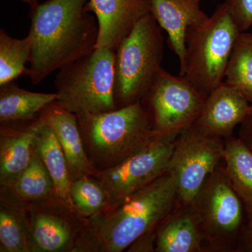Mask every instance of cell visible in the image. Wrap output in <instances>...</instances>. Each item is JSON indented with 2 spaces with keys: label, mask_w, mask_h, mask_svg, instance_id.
I'll return each instance as SVG.
<instances>
[{
  "label": "cell",
  "mask_w": 252,
  "mask_h": 252,
  "mask_svg": "<svg viewBox=\"0 0 252 252\" xmlns=\"http://www.w3.org/2000/svg\"><path fill=\"white\" fill-rule=\"evenodd\" d=\"M203 0H150L151 13L166 32L168 44L178 58L180 69L185 61L187 29L206 22L210 16L201 9Z\"/></svg>",
  "instance_id": "9a60e30c"
},
{
  "label": "cell",
  "mask_w": 252,
  "mask_h": 252,
  "mask_svg": "<svg viewBox=\"0 0 252 252\" xmlns=\"http://www.w3.org/2000/svg\"><path fill=\"white\" fill-rule=\"evenodd\" d=\"M57 97L54 94L25 90L14 81L0 86V122L15 124L30 122L39 117L48 104Z\"/></svg>",
  "instance_id": "ac0fdd59"
},
{
  "label": "cell",
  "mask_w": 252,
  "mask_h": 252,
  "mask_svg": "<svg viewBox=\"0 0 252 252\" xmlns=\"http://www.w3.org/2000/svg\"><path fill=\"white\" fill-rule=\"evenodd\" d=\"M22 1L27 3L31 6V10L35 9L36 6L39 4V0H22Z\"/></svg>",
  "instance_id": "f546056e"
},
{
  "label": "cell",
  "mask_w": 252,
  "mask_h": 252,
  "mask_svg": "<svg viewBox=\"0 0 252 252\" xmlns=\"http://www.w3.org/2000/svg\"><path fill=\"white\" fill-rule=\"evenodd\" d=\"M39 116L54 131L62 147L71 180L84 176H94L96 170L86 154L77 116L55 102L48 104Z\"/></svg>",
  "instance_id": "2e32d148"
},
{
  "label": "cell",
  "mask_w": 252,
  "mask_h": 252,
  "mask_svg": "<svg viewBox=\"0 0 252 252\" xmlns=\"http://www.w3.org/2000/svg\"><path fill=\"white\" fill-rule=\"evenodd\" d=\"M228 11L240 32L252 26V0H225Z\"/></svg>",
  "instance_id": "484cf974"
},
{
  "label": "cell",
  "mask_w": 252,
  "mask_h": 252,
  "mask_svg": "<svg viewBox=\"0 0 252 252\" xmlns=\"http://www.w3.org/2000/svg\"><path fill=\"white\" fill-rule=\"evenodd\" d=\"M115 51L100 48L59 70L56 104L76 116L111 112L114 100Z\"/></svg>",
  "instance_id": "8992f818"
},
{
  "label": "cell",
  "mask_w": 252,
  "mask_h": 252,
  "mask_svg": "<svg viewBox=\"0 0 252 252\" xmlns=\"http://www.w3.org/2000/svg\"><path fill=\"white\" fill-rule=\"evenodd\" d=\"M23 203L30 252H77L88 218L57 193Z\"/></svg>",
  "instance_id": "ba28073f"
},
{
  "label": "cell",
  "mask_w": 252,
  "mask_h": 252,
  "mask_svg": "<svg viewBox=\"0 0 252 252\" xmlns=\"http://www.w3.org/2000/svg\"><path fill=\"white\" fill-rule=\"evenodd\" d=\"M69 195L73 206L86 218L97 215L108 205L105 189L94 176L72 181Z\"/></svg>",
  "instance_id": "d4e9b609"
},
{
  "label": "cell",
  "mask_w": 252,
  "mask_h": 252,
  "mask_svg": "<svg viewBox=\"0 0 252 252\" xmlns=\"http://www.w3.org/2000/svg\"><path fill=\"white\" fill-rule=\"evenodd\" d=\"M238 137L252 151V104L246 118L239 126Z\"/></svg>",
  "instance_id": "83f0119b"
},
{
  "label": "cell",
  "mask_w": 252,
  "mask_h": 252,
  "mask_svg": "<svg viewBox=\"0 0 252 252\" xmlns=\"http://www.w3.org/2000/svg\"><path fill=\"white\" fill-rule=\"evenodd\" d=\"M89 0H47L31 10L32 36L26 75L33 85L95 49L97 18L86 9Z\"/></svg>",
  "instance_id": "6da1fadb"
},
{
  "label": "cell",
  "mask_w": 252,
  "mask_h": 252,
  "mask_svg": "<svg viewBox=\"0 0 252 252\" xmlns=\"http://www.w3.org/2000/svg\"><path fill=\"white\" fill-rule=\"evenodd\" d=\"M252 104V33L240 32L225 69L224 80Z\"/></svg>",
  "instance_id": "603a6c76"
},
{
  "label": "cell",
  "mask_w": 252,
  "mask_h": 252,
  "mask_svg": "<svg viewBox=\"0 0 252 252\" xmlns=\"http://www.w3.org/2000/svg\"><path fill=\"white\" fill-rule=\"evenodd\" d=\"M178 135L162 134L117 166L96 172L94 177L108 197L105 208L117 206L168 171Z\"/></svg>",
  "instance_id": "8fae6325"
},
{
  "label": "cell",
  "mask_w": 252,
  "mask_h": 252,
  "mask_svg": "<svg viewBox=\"0 0 252 252\" xmlns=\"http://www.w3.org/2000/svg\"><path fill=\"white\" fill-rule=\"evenodd\" d=\"M86 8L98 23L95 49L114 51L141 18L151 13L150 0H89Z\"/></svg>",
  "instance_id": "4fadbf2b"
},
{
  "label": "cell",
  "mask_w": 252,
  "mask_h": 252,
  "mask_svg": "<svg viewBox=\"0 0 252 252\" xmlns=\"http://www.w3.org/2000/svg\"><path fill=\"white\" fill-rule=\"evenodd\" d=\"M207 96L185 77L173 75L162 67L141 101L156 130L180 135L198 119Z\"/></svg>",
  "instance_id": "30bf717a"
},
{
  "label": "cell",
  "mask_w": 252,
  "mask_h": 252,
  "mask_svg": "<svg viewBox=\"0 0 252 252\" xmlns=\"http://www.w3.org/2000/svg\"><path fill=\"white\" fill-rule=\"evenodd\" d=\"M200 220L191 204L177 206L156 230L155 252H205Z\"/></svg>",
  "instance_id": "e0dca14e"
},
{
  "label": "cell",
  "mask_w": 252,
  "mask_h": 252,
  "mask_svg": "<svg viewBox=\"0 0 252 252\" xmlns=\"http://www.w3.org/2000/svg\"><path fill=\"white\" fill-rule=\"evenodd\" d=\"M34 144L54 181L56 193L64 201L72 205L69 195L72 180L67 159L54 131L45 123L36 132Z\"/></svg>",
  "instance_id": "44dd1931"
},
{
  "label": "cell",
  "mask_w": 252,
  "mask_h": 252,
  "mask_svg": "<svg viewBox=\"0 0 252 252\" xmlns=\"http://www.w3.org/2000/svg\"><path fill=\"white\" fill-rule=\"evenodd\" d=\"M223 169L241 199L247 220L252 219V151L238 137L225 139Z\"/></svg>",
  "instance_id": "d6986e66"
},
{
  "label": "cell",
  "mask_w": 252,
  "mask_h": 252,
  "mask_svg": "<svg viewBox=\"0 0 252 252\" xmlns=\"http://www.w3.org/2000/svg\"><path fill=\"white\" fill-rule=\"evenodd\" d=\"M238 252H252V219L247 220L239 243Z\"/></svg>",
  "instance_id": "f1b7e54d"
},
{
  "label": "cell",
  "mask_w": 252,
  "mask_h": 252,
  "mask_svg": "<svg viewBox=\"0 0 252 252\" xmlns=\"http://www.w3.org/2000/svg\"><path fill=\"white\" fill-rule=\"evenodd\" d=\"M88 158L94 170L117 166L162 135L154 129L142 101L111 112L77 116Z\"/></svg>",
  "instance_id": "3957f363"
},
{
  "label": "cell",
  "mask_w": 252,
  "mask_h": 252,
  "mask_svg": "<svg viewBox=\"0 0 252 252\" xmlns=\"http://www.w3.org/2000/svg\"><path fill=\"white\" fill-rule=\"evenodd\" d=\"M224 147V140L205 135L192 126L178 135L168 171L175 180L179 203H192L223 160Z\"/></svg>",
  "instance_id": "9c48e42d"
},
{
  "label": "cell",
  "mask_w": 252,
  "mask_h": 252,
  "mask_svg": "<svg viewBox=\"0 0 252 252\" xmlns=\"http://www.w3.org/2000/svg\"><path fill=\"white\" fill-rule=\"evenodd\" d=\"M40 116L30 122L1 124L0 186L11 187L31 163L35 152L34 138L44 124Z\"/></svg>",
  "instance_id": "5bb4252c"
},
{
  "label": "cell",
  "mask_w": 252,
  "mask_h": 252,
  "mask_svg": "<svg viewBox=\"0 0 252 252\" xmlns=\"http://www.w3.org/2000/svg\"><path fill=\"white\" fill-rule=\"evenodd\" d=\"M0 252H30L24 203L6 187L0 188Z\"/></svg>",
  "instance_id": "ffe728a7"
},
{
  "label": "cell",
  "mask_w": 252,
  "mask_h": 252,
  "mask_svg": "<svg viewBox=\"0 0 252 252\" xmlns=\"http://www.w3.org/2000/svg\"><path fill=\"white\" fill-rule=\"evenodd\" d=\"M156 248V231L142 235L127 249V252H154Z\"/></svg>",
  "instance_id": "4316f807"
},
{
  "label": "cell",
  "mask_w": 252,
  "mask_h": 252,
  "mask_svg": "<svg viewBox=\"0 0 252 252\" xmlns=\"http://www.w3.org/2000/svg\"><path fill=\"white\" fill-rule=\"evenodd\" d=\"M179 204L167 171L117 206L88 218L77 252H122L142 235L156 231Z\"/></svg>",
  "instance_id": "7a4b0ae2"
},
{
  "label": "cell",
  "mask_w": 252,
  "mask_h": 252,
  "mask_svg": "<svg viewBox=\"0 0 252 252\" xmlns=\"http://www.w3.org/2000/svg\"><path fill=\"white\" fill-rule=\"evenodd\" d=\"M240 32L225 2L208 20L186 32L185 61L180 75L208 95L224 80L225 69Z\"/></svg>",
  "instance_id": "5b68a950"
},
{
  "label": "cell",
  "mask_w": 252,
  "mask_h": 252,
  "mask_svg": "<svg viewBox=\"0 0 252 252\" xmlns=\"http://www.w3.org/2000/svg\"><path fill=\"white\" fill-rule=\"evenodd\" d=\"M32 36L18 39L10 36L4 29L0 31V86L26 75V64L31 59Z\"/></svg>",
  "instance_id": "cb8c5ba5"
},
{
  "label": "cell",
  "mask_w": 252,
  "mask_h": 252,
  "mask_svg": "<svg viewBox=\"0 0 252 252\" xmlns=\"http://www.w3.org/2000/svg\"><path fill=\"white\" fill-rule=\"evenodd\" d=\"M250 106L241 93L223 81L207 96L192 126L205 135L225 140L246 118Z\"/></svg>",
  "instance_id": "7c38bea8"
},
{
  "label": "cell",
  "mask_w": 252,
  "mask_h": 252,
  "mask_svg": "<svg viewBox=\"0 0 252 252\" xmlns=\"http://www.w3.org/2000/svg\"><path fill=\"white\" fill-rule=\"evenodd\" d=\"M162 31L150 13L141 18L116 49L114 100L117 108L142 100L150 89L162 68Z\"/></svg>",
  "instance_id": "277c9868"
},
{
  "label": "cell",
  "mask_w": 252,
  "mask_h": 252,
  "mask_svg": "<svg viewBox=\"0 0 252 252\" xmlns=\"http://www.w3.org/2000/svg\"><path fill=\"white\" fill-rule=\"evenodd\" d=\"M23 203L38 201L56 193L54 182L35 147L29 166L11 187H6Z\"/></svg>",
  "instance_id": "7402d4cb"
},
{
  "label": "cell",
  "mask_w": 252,
  "mask_h": 252,
  "mask_svg": "<svg viewBox=\"0 0 252 252\" xmlns=\"http://www.w3.org/2000/svg\"><path fill=\"white\" fill-rule=\"evenodd\" d=\"M191 205L200 220L207 252H238L246 212L223 165L209 176Z\"/></svg>",
  "instance_id": "52a82bcc"
}]
</instances>
